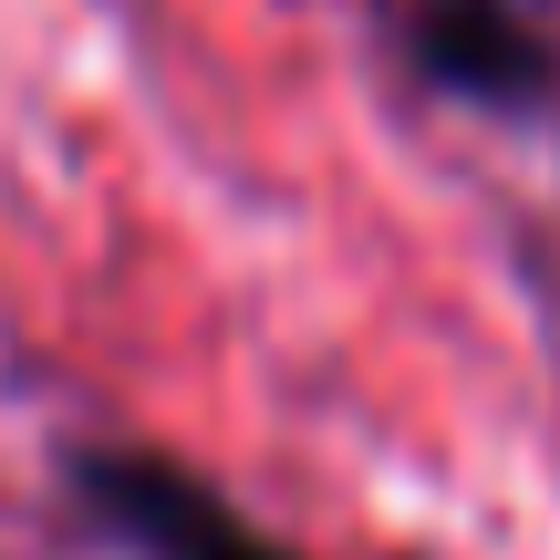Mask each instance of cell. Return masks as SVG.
<instances>
[{"label":"cell","instance_id":"cell-1","mask_svg":"<svg viewBox=\"0 0 560 560\" xmlns=\"http://www.w3.org/2000/svg\"><path fill=\"white\" fill-rule=\"evenodd\" d=\"M405 52H416V73L436 83V94L478 104V115H529L560 83L550 32L520 0H416V11H405Z\"/></svg>","mask_w":560,"mask_h":560},{"label":"cell","instance_id":"cell-2","mask_svg":"<svg viewBox=\"0 0 560 560\" xmlns=\"http://www.w3.org/2000/svg\"><path fill=\"white\" fill-rule=\"evenodd\" d=\"M83 488H94V509H104V520H115L145 560H291L270 529H249L219 488H198L187 467H166V457H136V446L83 457Z\"/></svg>","mask_w":560,"mask_h":560}]
</instances>
